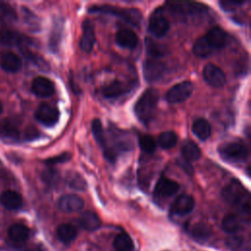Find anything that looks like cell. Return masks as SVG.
<instances>
[{"instance_id":"obj_1","label":"cell","mask_w":251,"mask_h":251,"mask_svg":"<svg viewBox=\"0 0 251 251\" xmlns=\"http://www.w3.org/2000/svg\"><path fill=\"white\" fill-rule=\"evenodd\" d=\"M159 94L154 88H149L143 92L134 105V113L138 120L144 124H148L155 116L158 104Z\"/></svg>"},{"instance_id":"obj_2","label":"cell","mask_w":251,"mask_h":251,"mask_svg":"<svg viewBox=\"0 0 251 251\" xmlns=\"http://www.w3.org/2000/svg\"><path fill=\"white\" fill-rule=\"evenodd\" d=\"M223 198L230 205H240L241 210L249 214L250 201L249 195L243 185L237 180L232 179L223 190Z\"/></svg>"},{"instance_id":"obj_3","label":"cell","mask_w":251,"mask_h":251,"mask_svg":"<svg viewBox=\"0 0 251 251\" xmlns=\"http://www.w3.org/2000/svg\"><path fill=\"white\" fill-rule=\"evenodd\" d=\"M89 12L112 15L120 18L121 20L126 22L127 24L133 26H138L142 20L141 14L136 9H124L121 7H115L111 5H96L91 7L89 9Z\"/></svg>"},{"instance_id":"obj_4","label":"cell","mask_w":251,"mask_h":251,"mask_svg":"<svg viewBox=\"0 0 251 251\" xmlns=\"http://www.w3.org/2000/svg\"><path fill=\"white\" fill-rule=\"evenodd\" d=\"M221 157L230 163H241L248 158V149L246 146L238 141H231L222 144L219 149Z\"/></svg>"},{"instance_id":"obj_5","label":"cell","mask_w":251,"mask_h":251,"mask_svg":"<svg viewBox=\"0 0 251 251\" xmlns=\"http://www.w3.org/2000/svg\"><path fill=\"white\" fill-rule=\"evenodd\" d=\"M170 29V22L162 13V9L156 10L149 19L148 30L155 37H163Z\"/></svg>"},{"instance_id":"obj_6","label":"cell","mask_w":251,"mask_h":251,"mask_svg":"<svg viewBox=\"0 0 251 251\" xmlns=\"http://www.w3.org/2000/svg\"><path fill=\"white\" fill-rule=\"evenodd\" d=\"M167 5L172 13L183 16H193L204 13L207 7L200 3H190V2H168Z\"/></svg>"},{"instance_id":"obj_7","label":"cell","mask_w":251,"mask_h":251,"mask_svg":"<svg viewBox=\"0 0 251 251\" xmlns=\"http://www.w3.org/2000/svg\"><path fill=\"white\" fill-rule=\"evenodd\" d=\"M193 91V85L190 81H182L174 85L166 94L169 103H180L186 100Z\"/></svg>"},{"instance_id":"obj_8","label":"cell","mask_w":251,"mask_h":251,"mask_svg":"<svg viewBox=\"0 0 251 251\" xmlns=\"http://www.w3.org/2000/svg\"><path fill=\"white\" fill-rule=\"evenodd\" d=\"M35 119L46 126H52L57 124L59 120V111L57 108L49 104H41L35 111Z\"/></svg>"},{"instance_id":"obj_9","label":"cell","mask_w":251,"mask_h":251,"mask_svg":"<svg viewBox=\"0 0 251 251\" xmlns=\"http://www.w3.org/2000/svg\"><path fill=\"white\" fill-rule=\"evenodd\" d=\"M203 77L208 84L214 87H221L226 82L225 73L214 64H207L204 67Z\"/></svg>"},{"instance_id":"obj_10","label":"cell","mask_w":251,"mask_h":251,"mask_svg":"<svg viewBox=\"0 0 251 251\" xmlns=\"http://www.w3.org/2000/svg\"><path fill=\"white\" fill-rule=\"evenodd\" d=\"M195 206V200L191 195L181 194L176 198L171 206V213L176 216L189 214Z\"/></svg>"},{"instance_id":"obj_11","label":"cell","mask_w":251,"mask_h":251,"mask_svg":"<svg viewBox=\"0 0 251 251\" xmlns=\"http://www.w3.org/2000/svg\"><path fill=\"white\" fill-rule=\"evenodd\" d=\"M144 76L147 81H156L159 79L165 71V65L159 59H149L144 63Z\"/></svg>"},{"instance_id":"obj_12","label":"cell","mask_w":251,"mask_h":251,"mask_svg":"<svg viewBox=\"0 0 251 251\" xmlns=\"http://www.w3.org/2000/svg\"><path fill=\"white\" fill-rule=\"evenodd\" d=\"M179 184L167 176H161L157 181L154 189L155 195L161 197H170L177 192Z\"/></svg>"},{"instance_id":"obj_13","label":"cell","mask_w":251,"mask_h":251,"mask_svg":"<svg viewBox=\"0 0 251 251\" xmlns=\"http://www.w3.org/2000/svg\"><path fill=\"white\" fill-rule=\"evenodd\" d=\"M32 92L38 97H49L55 91L54 83L45 76H37L31 84Z\"/></svg>"},{"instance_id":"obj_14","label":"cell","mask_w":251,"mask_h":251,"mask_svg":"<svg viewBox=\"0 0 251 251\" xmlns=\"http://www.w3.org/2000/svg\"><path fill=\"white\" fill-rule=\"evenodd\" d=\"M83 200L75 194H67L62 196L58 201V207L66 213L77 212L83 208Z\"/></svg>"},{"instance_id":"obj_15","label":"cell","mask_w":251,"mask_h":251,"mask_svg":"<svg viewBox=\"0 0 251 251\" xmlns=\"http://www.w3.org/2000/svg\"><path fill=\"white\" fill-rule=\"evenodd\" d=\"M95 43L94 26L89 20H85L82 25V34L79 41V46L82 51L90 52Z\"/></svg>"},{"instance_id":"obj_16","label":"cell","mask_w":251,"mask_h":251,"mask_svg":"<svg viewBox=\"0 0 251 251\" xmlns=\"http://www.w3.org/2000/svg\"><path fill=\"white\" fill-rule=\"evenodd\" d=\"M116 42L119 46L126 49H134L138 43L136 33L129 28H121L116 33Z\"/></svg>"},{"instance_id":"obj_17","label":"cell","mask_w":251,"mask_h":251,"mask_svg":"<svg viewBox=\"0 0 251 251\" xmlns=\"http://www.w3.org/2000/svg\"><path fill=\"white\" fill-rule=\"evenodd\" d=\"M0 66L5 72L17 73L22 68V60L17 54L6 51L0 55Z\"/></svg>"},{"instance_id":"obj_18","label":"cell","mask_w":251,"mask_h":251,"mask_svg":"<svg viewBox=\"0 0 251 251\" xmlns=\"http://www.w3.org/2000/svg\"><path fill=\"white\" fill-rule=\"evenodd\" d=\"M207 41L209 42V44L211 45V47L214 49H221L223 47L226 46V44L227 43V34L226 32L219 27V26H215L213 28H211L207 34L205 35Z\"/></svg>"},{"instance_id":"obj_19","label":"cell","mask_w":251,"mask_h":251,"mask_svg":"<svg viewBox=\"0 0 251 251\" xmlns=\"http://www.w3.org/2000/svg\"><path fill=\"white\" fill-rule=\"evenodd\" d=\"M131 89V85L121 80H114L102 88V94L106 98H116L124 95Z\"/></svg>"},{"instance_id":"obj_20","label":"cell","mask_w":251,"mask_h":251,"mask_svg":"<svg viewBox=\"0 0 251 251\" xmlns=\"http://www.w3.org/2000/svg\"><path fill=\"white\" fill-rule=\"evenodd\" d=\"M0 203L9 210H17L22 207L23 198L14 190H5L0 194Z\"/></svg>"},{"instance_id":"obj_21","label":"cell","mask_w":251,"mask_h":251,"mask_svg":"<svg viewBox=\"0 0 251 251\" xmlns=\"http://www.w3.org/2000/svg\"><path fill=\"white\" fill-rule=\"evenodd\" d=\"M78 222L80 226L88 231L96 230L101 226V221L99 217L92 211L83 212L80 215Z\"/></svg>"},{"instance_id":"obj_22","label":"cell","mask_w":251,"mask_h":251,"mask_svg":"<svg viewBox=\"0 0 251 251\" xmlns=\"http://www.w3.org/2000/svg\"><path fill=\"white\" fill-rule=\"evenodd\" d=\"M19 136L20 130L11 120H0V138L15 140L18 139Z\"/></svg>"},{"instance_id":"obj_23","label":"cell","mask_w":251,"mask_h":251,"mask_svg":"<svg viewBox=\"0 0 251 251\" xmlns=\"http://www.w3.org/2000/svg\"><path fill=\"white\" fill-rule=\"evenodd\" d=\"M9 237L17 243L25 242L29 236V229L23 224H15L9 228Z\"/></svg>"},{"instance_id":"obj_24","label":"cell","mask_w":251,"mask_h":251,"mask_svg":"<svg viewBox=\"0 0 251 251\" xmlns=\"http://www.w3.org/2000/svg\"><path fill=\"white\" fill-rule=\"evenodd\" d=\"M57 237L64 243H70L73 241L77 234V229L71 224H62L57 227Z\"/></svg>"},{"instance_id":"obj_25","label":"cell","mask_w":251,"mask_h":251,"mask_svg":"<svg viewBox=\"0 0 251 251\" xmlns=\"http://www.w3.org/2000/svg\"><path fill=\"white\" fill-rule=\"evenodd\" d=\"M25 39L21 34L14 30H0V45H23Z\"/></svg>"},{"instance_id":"obj_26","label":"cell","mask_w":251,"mask_h":251,"mask_svg":"<svg viewBox=\"0 0 251 251\" xmlns=\"http://www.w3.org/2000/svg\"><path fill=\"white\" fill-rule=\"evenodd\" d=\"M181 154L185 161L191 162L196 161L201 157L200 148L196 143L191 140L185 141L181 147Z\"/></svg>"},{"instance_id":"obj_27","label":"cell","mask_w":251,"mask_h":251,"mask_svg":"<svg viewBox=\"0 0 251 251\" xmlns=\"http://www.w3.org/2000/svg\"><path fill=\"white\" fill-rule=\"evenodd\" d=\"M193 133L201 140H206L211 135V126L204 119H197L192 125Z\"/></svg>"},{"instance_id":"obj_28","label":"cell","mask_w":251,"mask_h":251,"mask_svg":"<svg viewBox=\"0 0 251 251\" xmlns=\"http://www.w3.org/2000/svg\"><path fill=\"white\" fill-rule=\"evenodd\" d=\"M222 227L227 233H235L241 227L239 218L234 214H227L222 221Z\"/></svg>"},{"instance_id":"obj_29","label":"cell","mask_w":251,"mask_h":251,"mask_svg":"<svg viewBox=\"0 0 251 251\" xmlns=\"http://www.w3.org/2000/svg\"><path fill=\"white\" fill-rule=\"evenodd\" d=\"M116 251H134V245L130 236L125 232L118 234L114 240Z\"/></svg>"},{"instance_id":"obj_30","label":"cell","mask_w":251,"mask_h":251,"mask_svg":"<svg viewBox=\"0 0 251 251\" xmlns=\"http://www.w3.org/2000/svg\"><path fill=\"white\" fill-rule=\"evenodd\" d=\"M191 234L197 241L204 242L208 240L212 235L211 227L203 223H198L191 228Z\"/></svg>"},{"instance_id":"obj_31","label":"cell","mask_w":251,"mask_h":251,"mask_svg":"<svg viewBox=\"0 0 251 251\" xmlns=\"http://www.w3.org/2000/svg\"><path fill=\"white\" fill-rule=\"evenodd\" d=\"M213 51H214L213 48L211 47V45L209 44V42L207 41L205 36L199 37L193 45V53L196 56L201 57V58L210 56Z\"/></svg>"},{"instance_id":"obj_32","label":"cell","mask_w":251,"mask_h":251,"mask_svg":"<svg viewBox=\"0 0 251 251\" xmlns=\"http://www.w3.org/2000/svg\"><path fill=\"white\" fill-rule=\"evenodd\" d=\"M92 131H93V136H94L95 140L101 146V148L103 149L104 155H105L107 153L108 147H107L106 137H105V134H104V131H103V127H102V124H101L100 120L95 119L92 122Z\"/></svg>"},{"instance_id":"obj_33","label":"cell","mask_w":251,"mask_h":251,"mask_svg":"<svg viewBox=\"0 0 251 251\" xmlns=\"http://www.w3.org/2000/svg\"><path fill=\"white\" fill-rule=\"evenodd\" d=\"M177 142V135L174 131L162 132L158 137V144L163 149H170L176 146Z\"/></svg>"},{"instance_id":"obj_34","label":"cell","mask_w":251,"mask_h":251,"mask_svg":"<svg viewBox=\"0 0 251 251\" xmlns=\"http://www.w3.org/2000/svg\"><path fill=\"white\" fill-rule=\"evenodd\" d=\"M146 51L153 59H159L164 56L163 47L151 39H146Z\"/></svg>"},{"instance_id":"obj_35","label":"cell","mask_w":251,"mask_h":251,"mask_svg":"<svg viewBox=\"0 0 251 251\" xmlns=\"http://www.w3.org/2000/svg\"><path fill=\"white\" fill-rule=\"evenodd\" d=\"M139 146L145 153H153L156 149V141L150 135H140L139 136Z\"/></svg>"},{"instance_id":"obj_36","label":"cell","mask_w":251,"mask_h":251,"mask_svg":"<svg viewBox=\"0 0 251 251\" xmlns=\"http://www.w3.org/2000/svg\"><path fill=\"white\" fill-rule=\"evenodd\" d=\"M17 19L15 10L6 3H0V21L11 22Z\"/></svg>"},{"instance_id":"obj_37","label":"cell","mask_w":251,"mask_h":251,"mask_svg":"<svg viewBox=\"0 0 251 251\" xmlns=\"http://www.w3.org/2000/svg\"><path fill=\"white\" fill-rule=\"evenodd\" d=\"M23 14H24V19L26 23V25L32 28V29H37L39 27V24H38V20L35 17V15L33 13H31L28 9H26L25 7L23 8Z\"/></svg>"},{"instance_id":"obj_38","label":"cell","mask_w":251,"mask_h":251,"mask_svg":"<svg viewBox=\"0 0 251 251\" xmlns=\"http://www.w3.org/2000/svg\"><path fill=\"white\" fill-rule=\"evenodd\" d=\"M70 187H72L75 190H84L86 187V183L84 179L77 174L71 176V178L68 180Z\"/></svg>"},{"instance_id":"obj_39","label":"cell","mask_w":251,"mask_h":251,"mask_svg":"<svg viewBox=\"0 0 251 251\" xmlns=\"http://www.w3.org/2000/svg\"><path fill=\"white\" fill-rule=\"evenodd\" d=\"M226 246L232 251H238L244 245V239L240 236H230L226 241Z\"/></svg>"},{"instance_id":"obj_40","label":"cell","mask_w":251,"mask_h":251,"mask_svg":"<svg viewBox=\"0 0 251 251\" xmlns=\"http://www.w3.org/2000/svg\"><path fill=\"white\" fill-rule=\"evenodd\" d=\"M244 3H245L244 1H238V0H226V1H221L219 4L223 10L231 12V11H234L239 6L243 5Z\"/></svg>"},{"instance_id":"obj_41","label":"cell","mask_w":251,"mask_h":251,"mask_svg":"<svg viewBox=\"0 0 251 251\" xmlns=\"http://www.w3.org/2000/svg\"><path fill=\"white\" fill-rule=\"evenodd\" d=\"M43 180L48 184H54L58 180V174L53 170H48L42 174Z\"/></svg>"},{"instance_id":"obj_42","label":"cell","mask_w":251,"mask_h":251,"mask_svg":"<svg viewBox=\"0 0 251 251\" xmlns=\"http://www.w3.org/2000/svg\"><path fill=\"white\" fill-rule=\"evenodd\" d=\"M60 34H61V28H58L57 26L52 30V35L50 37V48L55 51V49L58 48V44L60 41Z\"/></svg>"},{"instance_id":"obj_43","label":"cell","mask_w":251,"mask_h":251,"mask_svg":"<svg viewBox=\"0 0 251 251\" xmlns=\"http://www.w3.org/2000/svg\"><path fill=\"white\" fill-rule=\"evenodd\" d=\"M71 159V155L69 153H63L59 156H56V157H53L51 159H48L46 161V164L48 165H54V164H57V163H63V162H67Z\"/></svg>"},{"instance_id":"obj_44","label":"cell","mask_w":251,"mask_h":251,"mask_svg":"<svg viewBox=\"0 0 251 251\" xmlns=\"http://www.w3.org/2000/svg\"><path fill=\"white\" fill-rule=\"evenodd\" d=\"M178 164H179V167H181V168H183L184 170H185V172H187V173H192V168H191V166L189 165V162H187V161H180V162H178Z\"/></svg>"},{"instance_id":"obj_45","label":"cell","mask_w":251,"mask_h":251,"mask_svg":"<svg viewBox=\"0 0 251 251\" xmlns=\"http://www.w3.org/2000/svg\"><path fill=\"white\" fill-rule=\"evenodd\" d=\"M2 111H3V107H2V105H1V103H0V114L2 113Z\"/></svg>"}]
</instances>
